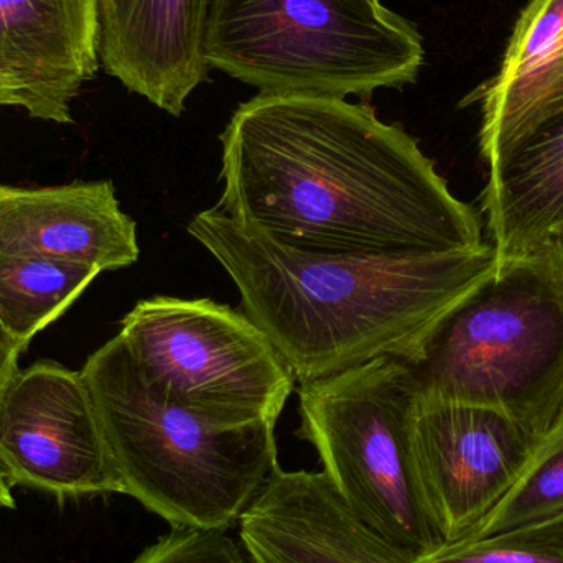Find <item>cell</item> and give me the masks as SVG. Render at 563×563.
<instances>
[{
	"label": "cell",
	"instance_id": "1",
	"mask_svg": "<svg viewBox=\"0 0 563 563\" xmlns=\"http://www.w3.org/2000/svg\"><path fill=\"white\" fill-rule=\"evenodd\" d=\"M220 208L246 230L327 256L478 250V213L400 125L343 98L260 92L221 134Z\"/></svg>",
	"mask_w": 563,
	"mask_h": 563
},
{
	"label": "cell",
	"instance_id": "2",
	"mask_svg": "<svg viewBox=\"0 0 563 563\" xmlns=\"http://www.w3.org/2000/svg\"><path fill=\"white\" fill-rule=\"evenodd\" d=\"M188 233L224 267L244 313L279 350L297 384L377 357L416 356L437 324L496 267L495 250L419 256H327L285 246L220 208Z\"/></svg>",
	"mask_w": 563,
	"mask_h": 563
},
{
	"label": "cell",
	"instance_id": "3",
	"mask_svg": "<svg viewBox=\"0 0 563 563\" xmlns=\"http://www.w3.org/2000/svg\"><path fill=\"white\" fill-rule=\"evenodd\" d=\"M81 373L122 495L172 528L230 531L279 468L276 423L224 429L165 399L121 334Z\"/></svg>",
	"mask_w": 563,
	"mask_h": 563
},
{
	"label": "cell",
	"instance_id": "4",
	"mask_svg": "<svg viewBox=\"0 0 563 563\" xmlns=\"http://www.w3.org/2000/svg\"><path fill=\"white\" fill-rule=\"evenodd\" d=\"M404 363L419 399L501 410L548 435L563 416V247L498 264Z\"/></svg>",
	"mask_w": 563,
	"mask_h": 563
},
{
	"label": "cell",
	"instance_id": "5",
	"mask_svg": "<svg viewBox=\"0 0 563 563\" xmlns=\"http://www.w3.org/2000/svg\"><path fill=\"white\" fill-rule=\"evenodd\" d=\"M207 62L269 95L369 98L419 78L422 35L380 0H217Z\"/></svg>",
	"mask_w": 563,
	"mask_h": 563
},
{
	"label": "cell",
	"instance_id": "6",
	"mask_svg": "<svg viewBox=\"0 0 563 563\" xmlns=\"http://www.w3.org/2000/svg\"><path fill=\"white\" fill-rule=\"evenodd\" d=\"M297 435L317 450L347 508L407 563L443 548L410 452L416 393L406 363L377 357L298 384Z\"/></svg>",
	"mask_w": 563,
	"mask_h": 563
},
{
	"label": "cell",
	"instance_id": "7",
	"mask_svg": "<svg viewBox=\"0 0 563 563\" xmlns=\"http://www.w3.org/2000/svg\"><path fill=\"white\" fill-rule=\"evenodd\" d=\"M119 334L157 393L224 429L277 423L297 386L269 336L210 298L139 301Z\"/></svg>",
	"mask_w": 563,
	"mask_h": 563
},
{
	"label": "cell",
	"instance_id": "8",
	"mask_svg": "<svg viewBox=\"0 0 563 563\" xmlns=\"http://www.w3.org/2000/svg\"><path fill=\"white\" fill-rule=\"evenodd\" d=\"M0 468L10 485L56 498L122 493L81 371L19 369L0 390Z\"/></svg>",
	"mask_w": 563,
	"mask_h": 563
},
{
	"label": "cell",
	"instance_id": "9",
	"mask_svg": "<svg viewBox=\"0 0 563 563\" xmlns=\"http://www.w3.org/2000/svg\"><path fill=\"white\" fill-rule=\"evenodd\" d=\"M544 437L501 410L416 397L410 452L443 545L462 542L498 505Z\"/></svg>",
	"mask_w": 563,
	"mask_h": 563
},
{
	"label": "cell",
	"instance_id": "10",
	"mask_svg": "<svg viewBox=\"0 0 563 563\" xmlns=\"http://www.w3.org/2000/svg\"><path fill=\"white\" fill-rule=\"evenodd\" d=\"M217 0H96L99 62L112 78L180 118L207 81L208 23Z\"/></svg>",
	"mask_w": 563,
	"mask_h": 563
},
{
	"label": "cell",
	"instance_id": "11",
	"mask_svg": "<svg viewBox=\"0 0 563 563\" xmlns=\"http://www.w3.org/2000/svg\"><path fill=\"white\" fill-rule=\"evenodd\" d=\"M238 531L253 563H407L347 508L323 472L279 466Z\"/></svg>",
	"mask_w": 563,
	"mask_h": 563
},
{
	"label": "cell",
	"instance_id": "12",
	"mask_svg": "<svg viewBox=\"0 0 563 563\" xmlns=\"http://www.w3.org/2000/svg\"><path fill=\"white\" fill-rule=\"evenodd\" d=\"M99 66L96 0H0V76L30 118L73 122V99Z\"/></svg>",
	"mask_w": 563,
	"mask_h": 563
},
{
	"label": "cell",
	"instance_id": "13",
	"mask_svg": "<svg viewBox=\"0 0 563 563\" xmlns=\"http://www.w3.org/2000/svg\"><path fill=\"white\" fill-rule=\"evenodd\" d=\"M137 224L111 180L0 185V256H35L118 271L137 263Z\"/></svg>",
	"mask_w": 563,
	"mask_h": 563
},
{
	"label": "cell",
	"instance_id": "14",
	"mask_svg": "<svg viewBox=\"0 0 563 563\" xmlns=\"http://www.w3.org/2000/svg\"><path fill=\"white\" fill-rule=\"evenodd\" d=\"M482 111L479 152L488 167L563 114V0H531L516 22L501 68L466 96Z\"/></svg>",
	"mask_w": 563,
	"mask_h": 563
},
{
	"label": "cell",
	"instance_id": "15",
	"mask_svg": "<svg viewBox=\"0 0 563 563\" xmlns=\"http://www.w3.org/2000/svg\"><path fill=\"white\" fill-rule=\"evenodd\" d=\"M482 211L498 264L554 241L563 227V114L489 165Z\"/></svg>",
	"mask_w": 563,
	"mask_h": 563
},
{
	"label": "cell",
	"instance_id": "16",
	"mask_svg": "<svg viewBox=\"0 0 563 563\" xmlns=\"http://www.w3.org/2000/svg\"><path fill=\"white\" fill-rule=\"evenodd\" d=\"M101 271L35 256H0V324L20 351L58 320Z\"/></svg>",
	"mask_w": 563,
	"mask_h": 563
},
{
	"label": "cell",
	"instance_id": "17",
	"mask_svg": "<svg viewBox=\"0 0 563 563\" xmlns=\"http://www.w3.org/2000/svg\"><path fill=\"white\" fill-rule=\"evenodd\" d=\"M563 515V416L498 505L463 539L492 538Z\"/></svg>",
	"mask_w": 563,
	"mask_h": 563
},
{
	"label": "cell",
	"instance_id": "18",
	"mask_svg": "<svg viewBox=\"0 0 563 563\" xmlns=\"http://www.w3.org/2000/svg\"><path fill=\"white\" fill-rule=\"evenodd\" d=\"M416 563H563V515L492 538L443 545Z\"/></svg>",
	"mask_w": 563,
	"mask_h": 563
},
{
	"label": "cell",
	"instance_id": "19",
	"mask_svg": "<svg viewBox=\"0 0 563 563\" xmlns=\"http://www.w3.org/2000/svg\"><path fill=\"white\" fill-rule=\"evenodd\" d=\"M131 563H253L228 532L172 528Z\"/></svg>",
	"mask_w": 563,
	"mask_h": 563
},
{
	"label": "cell",
	"instance_id": "20",
	"mask_svg": "<svg viewBox=\"0 0 563 563\" xmlns=\"http://www.w3.org/2000/svg\"><path fill=\"white\" fill-rule=\"evenodd\" d=\"M22 354L13 338L0 324V390L10 377L19 371V357Z\"/></svg>",
	"mask_w": 563,
	"mask_h": 563
},
{
	"label": "cell",
	"instance_id": "21",
	"mask_svg": "<svg viewBox=\"0 0 563 563\" xmlns=\"http://www.w3.org/2000/svg\"><path fill=\"white\" fill-rule=\"evenodd\" d=\"M22 96H20L19 89L0 76V108L2 106H20L22 108Z\"/></svg>",
	"mask_w": 563,
	"mask_h": 563
},
{
	"label": "cell",
	"instance_id": "22",
	"mask_svg": "<svg viewBox=\"0 0 563 563\" xmlns=\"http://www.w3.org/2000/svg\"><path fill=\"white\" fill-rule=\"evenodd\" d=\"M15 498H13L12 489H10L9 479L3 475L0 468V511L3 509H15Z\"/></svg>",
	"mask_w": 563,
	"mask_h": 563
},
{
	"label": "cell",
	"instance_id": "23",
	"mask_svg": "<svg viewBox=\"0 0 563 563\" xmlns=\"http://www.w3.org/2000/svg\"><path fill=\"white\" fill-rule=\"evenodd\" d=\"M552 243H558L559 246L563 247V227L561 230H559V233L555 234L554 241H552Z\"/></svg>",
	"mask_w": 563,
	"mask_h": 563
}]
</instances>
